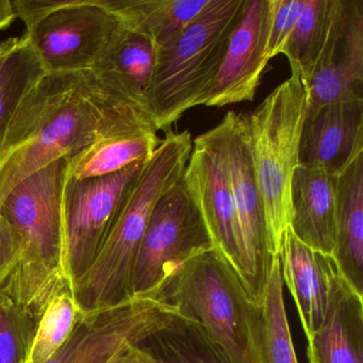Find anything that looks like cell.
<instances>
[{
    "mask_svg": "<svg viewBox=\"0 0 363 363\" xmlns=\"http://www.w3.org/2000/svg\"><path fill=\"white\" fill-rule=\"evenodd\" d=\"M252 340L257 363H298L284 308L278 257L274 259L262 303L256 308Z\"/></svg>",
    "mask_w": 363,
    "mask_h": 363,
    "instance_id": "obj_24",
    "label": "cell"
},
{
    "mask_svg": "<svg viewBox=\"0 0 363 363\" xmlns=\"http://www.w3.org/2000/svg\"><path fill=\"white\" fill-rule=\"evenodd\" d=\"M177 312L150 297L80 311L67 341L44 363H113Z\"/></svg>",
    "mask_w": 363,
    "mask_h": 363,
    "instance_id": "obj_10",
    "label": "cell"
},
{
    "mask_svg": "<svg viewBox=\"0 0 363 363\" xmlns=\"http://www.w3.org/2000/svg\"><path fill=\"white\" fill-rule=\"evenodd\" d=\"M337 0H301L294 30L284 48L291 74L309 82L333 25Z\"/></svg>",
    "mask_w": 363,
    "mask_h": 363,
    "instance_id": "obj_26",
    "label": "cell"
},
{
    "mask_svg": "<svg viewBox=\"0 0 363 363\" xmlns=\"http://www.w3.org/2000/svg\"><path fill=\"white\" fill-rule=\"evenodd\" d=\"M245 4L209 0L184 31L156 50L144 108L157 130H169L186 111L203 105Z\"/></svg>",
    "mask_w": 363,
    "mask_h": 363,
    "instance_id": "obj_4",
    "label": "cell"
},
{
    "mask_svg": "<svg viewBox=\"0 0 363 363\" xmlns=\"http://www.w3.org/2000/svg\"><path fill=\"white\" fill-rule=\"evenodd\" d=\"M46 73L89 71L124 26L106 0H13Z\"/></svg>",
    "mask_w": 363,
    "mask_h": 363,
    "instance_id": "obj_7",
    "label": "cell"
},
{
    "mask_svg": "<svg viewBox=\"0 0 363 363\" xmlns=\"http://www.w3.org/2000/svg\"><path fill=\"white\" fill-rule=\"evenodd\" d=\"M243 252V286L255 305H260L271 275L274 257L269 245L262 201L255 179L244 116L230 111L220 122Z\"/></svg>",
    "mask_w": 363,
    "mask_h": 363,
    "instance_id": "obj_11",
    "label": "cell"
},
{
    "mask_svg": "<svg viewBox=\"0 0 363 363\" xmlns=\"http://www.w3.org/2000/svg\"><path fill=\"white\" fill-rule=\"evenodd\" d=\"M331 258L363 295V150L335 175V240Z\"/></svg>",
    "mask_w": 363,
    "mask_h": 363,
    "instance_id": "obj_19",
    "label": "cell"
},
{
    "mask_svg": "<svg viewBox=\"0 0 363 363\" xmlns=\"http://www.w3.org/2000/svg\"><path fill=\"white\" fill-rule=\"evenodd\" d=\"M158 133L150 114L101 88L90 71L46 73L18 107L0 148V203L31 174L99 140Z\"/></svg>",
    "mask_w": 363,
    "mask_h": 363,
    "instance_id": "obj_1",
    "label": "cell"
},
{
    "mask_svg": "<svg viewBox=\"0 0 363 363\" xmlns=\"http://www.w3.org/2000/svg\"><path fill=\"white\" fill-rule=\"evenodd\" d=\"M289 227L308 247L331 256L335 240V175L296 167L291 184Z\"/></svg>",
    "mask_w": 363,
    "mask_h": 363,
    "instance_id": "obj_18",
    "label": "cell"
},
{
    "mask_svg": "<svg viewBox=\"0 0 363 363\" xmlns=\"http://www.w3.org/2000/svg\"><path fill=\"white\" fill-rule=\"evenodd\" d=\"M80 309L69 291L52 297L38 320L35 337L26 363H44L71 335Z\"/></svg>",
    "mask_w": 363,
    "mask_h": 363,
    "instance_id": "obj_27",
    "label": "cell"
},
{
    "mask_svg": "<svg viewBox=\"0 0 363 363\" xmlns=\"http://www.w3.org/2000/svg\"><path fill=\"white\" fill-rule=\"evenodd\" d=\"M67 162L59 159L31 174L0 203L21 245L18 264L1 289L38 320L52 297L71 292L62 222Z\"/></svg>",
    "mask_w": 363,
    "mask_h": 363,
    "instance_id": "obj_2",
    "label": "cell"
},
{
    "mask_svg": "<svg viewBox=\"0 0 363 363\" xmlns=\"http://www.w3.org/2000/svg\"><path fill=\"white\" fill-rule=\"evenodd\" d=\"M301 0H274L273 14L267 38V59L284 54L286 43L294 30Z\"/></svg>",
    "mask_w": 363,
    "mask_h": 363,
    "instance_id": "obj_29",
    "label": "cell"
},
{
    "mask_svg": "<svg viewBox=\"0 0 363 363\" xmlns=\"http://www.w3.org/2000/svg\"><path fill=\"white\" fill-rule=\"evenodd\" d=\"M113 363H155L154 360L139 346H133L127 350Z\"/></svg>",
    "mask_w": 363,
    "mask_h": 363,
    "instance_id": "obj_31",
    "label": "cell"
},
{
    "mask_svg": "<svg viewBox=\"0 0 363 363\" xmlns=\"http://www.w3.org/2000/svg\"><path fill=\"white\" fill-rule=\"evenodd\" d=\"M155 299L203 325L237 363H257L252 340L257 305L216 250L184 263Z\"/></svg>",
    "mask_w": 363,
    "mask_h": 363,
    "instance_id": "obj_6",
    "label": "cell"
},
{
    "mask_svg": "<svg viewBox=\"0 0 363 363\" xmlns=\"http://www.w3.org/2000/svg\"><path fill=\"white\" fill-rule=\"evenodd\" d=\"M192 146L189 131H167L129 189L99 256L72 289L80 309L109 307L135 297V260L150 216L161 197L184 176Z\"/></svg>",
    "mask_w": 363,
    "mask_h": 363,
    "instance_id": "obj_3",
    "label": "cell"
},
{
    "mask_svg": "<svg viewBox=\"0 0 363 363\" xmlns=\"http://www.w3.org/2000/svg\"><path fill=\"white\" fill-rule=\"evenodd\" d=\"M126 26L147 37L156 50L175 39L209 0H106Z\"/></svg>",
    "mask_w": 363,
    "mask_h": 363,
    "instance_id": "obj_22",
    "label": "cell"
},
{
    "mask_svg": "<svg viewBox=\"0 0 363 363\" xmlns=\"http://www.w3.org/2000/svg\"><path fill=\"white\" fill-rule=\"evenodd\" d=\"M307 109L305 82L298 74H291L254 111L243 114L274 257L279 255L282 238L290 226L291 184L299 165V146Z\"/></svg>",
    "mask_w": 363,
    "mask_h": 363,
    "instance_id": "obj_5",
    "label": "cell"
},
{
    "mask_svg": "<svg viewBox=\"0 0 363 363\" xmlns=\"http://www.w3.org/2000/svg\"><path fill=\"white\" fill-rule=\"evenodd\" d=\"M363 150V99L308 110L299 165L337 175Z\"/></svg>",
    "mask_w": 363,
    "mask_h": 363,
    "instance_id": "obj_15",
    "label": "cell"
},
{
    "mask_svg": "<svg viewBox=\"0 0 363 363\" xmlns=\"http://www.w3.org/2000/svg\"><path fill=\"white\" fill-rule=\"evenodd\" d=\"M138 346L155 363H237L203 325L179 314Z\"/></svg>",
    "mask_w": 363,
    "mask_h": 363,
    "instance_id": "obj_21",
    "label": "cell"
},
{
    "mask_svg": "<svg viewBox=\"0 0 363 363\" xmlns=\"http://www.w3.org/2000/svg\"><path fill=\"white\" fill-rule=\"evenodd\" d=\"M21 245L9 223L0 213V288L18 264Z\"/></svg>",
    "mask_w": 363,
    "mask_h": 363,
    "instance_id": "obj_30",
    "label": "cell"
},
{
    "mask_svg": "<svg viewBox=\"0 0 363 363\" xmlns=\"http://www.w3.org/2000/svg\"><path fill=\"white\" fill-rule=\"evenodd\" d=\"M212 248L205 220L182 178L150 216L135 260V296L155 299L184 263Z\"/></svg>",
    "mask_w": 363,
    "mask_h": 363,
    "instance_id": "obj_8",
    "label": "cell"
},
{
    "mask_svg": "<svg viewBox=\"0 0 363 363\" xmlns=\"http://www.w3.org/2000/svg\"><path fill=\"white\" fill-rule=\"evenodd\" d=\"M38 320L0 288V363H26Z\"/></svg>",
    "mask_w": 363,
    "mask_h": 363,
    "instance_id": "obj_28",
    "label": "cell"
},
{
    "mask_svg": "<svg viewBox=\"0 0 363 363\" xmlns=\"http://www.w3.org/2000/svg\"><path fill=\"white\" fill-rule=\"evenodd\" d=\"M282 281L292 294L309 340L320 328L326 311L329 289V256L299 241L290 227L282 238L279 255Z\"/></svg>",
    "mask_w": 363,
    "mask_h": 363,
    "instance_id": "obj_20",
    "label": "cell"
},
{
    "mask_svg": "<svg viewBox=\"0 0 363 363\" xmlns=\"http://www.w3.org/2000/svg\"><path fill=\"white\" fill-rule=\"evenodd\" d=\"M274 0H246L218 76L203 106L222 108L254 101L267 59Z\"/></svg>",
    "mask_w": 363,
    "mask_h": 363,
    "instance_id": "obj_14",
    "label": "cell"
},
{
    "mask_svg": "<svg viewBox=\"0 0 363 363\" xmlns=\"http://www.w3.org/2000/svg\"><path fill=\"white\" fill-rule=\"evenodd\" d=\"M326 311L308 340L309 363H363V295L340 274L329 256Z\"/></svg>",
    "mask_w": 363,
    "mask_h": 363,
    "instance_id": "obj_16",
    "label": "cell"
},
{
    "mask_svg": "<svg viewBox=\"0 0 363 363\" xmlns=\"http://www.w3.org/2000/svg\"><path fill=\"white\" fill-rule=\"evenodd\" d=\"M182 180L205 220L214 248L243 284V252L220 123L193 140Z\"/></svg>",
    "mask_w": 363,
    "mask_h": 363,
    "instance_id": "obj_12",
    "label": "cell"
},
{
    "mask_svg": "<svg viewBox=\"0 0 363 363\" xmlns=\"http://www.w3.org/2000/svg\"><path fill=\"white\" fill-rule=\"evenodd\" d=\"M160 142L158 133L154 130L99 140L69 158L67 175L86 179L118 173L133 163L150 159Z\"/></svg>",
    "mask_w": 363,
    "mask_h": 363,
    "instance_id": "obj_23",
    "label": "cell"
},
{
    "mask_svg": "<svg viewBox=\"0 0 363 363\" xmlns=\"http://www.w3.org/2000/svg\"><path fill=\"white\" fill-rule=\"evenodd\" d=\"M45 74L26 35L0 41V148L21 104Z\"/></svg>",
    "mask_w": 363,
    "mask_h": 363,
    "instance_id": "obj_25",
    "label": "cell"
},
{
    "mask_svg": "<svg viewBox=\"0 0 363 363\" xmlns=\"http://www.w3.org/2000/svg\"><path fill=\"white\" fill-rule=\"evenodd\" d=\"M156 50L147 37L124 24L89 71L112 96L145 110L144 96L154 69Z\"/></svg>",
    "mask_w": 363,
    "mask_h": 363,
    "instance_id": "obj_17",
    "label": "cell"
},
{
    "mask_svg": "<svg viewBox=\"0 0 363 363\" xmlns=\"http://www.w3.org/2000/svg\"><path fill=\"white\" fill-rule=\"evenodd\" d=\"M306 88L308 110L363 99V0H337L326 44Z\"/></svg>",
    "mask_w": 363,
    "mask_h": 363,
    "instance_id": "obj_13",
    "label": "cell"
},
{
    "mask_svg": "<svg viewBox=\"0 0 363 363\" xmlns=\"http://www.w3.org/2000/svg\"><path fill=\"white\" fill-rule=\"evenodd\" d=\"M16 18V10L11 0H0V31L9 28Z\"/></svg>",
    "mask_w": 363,
    "mask_h": 363,
    "instance_id": "obj_32",
    "label": "cell"
},
{
    "mask_svg": "<svg viewBox=\"0 0 363 363\" xmlns=\"http://www.w3.org/2000/svg\"><path fill=\"white\" fill-rule=\"evenodd\" d=\"M147 161H139L103 177L75 179L67 175L62 192V222L71 292L99 256L129 189Z\"/></svg>",
    "mask_w": 363,
    "mask_h": 363,
    "instance_id": "obj_9",
    "label": "cell"
}]
</instances>
